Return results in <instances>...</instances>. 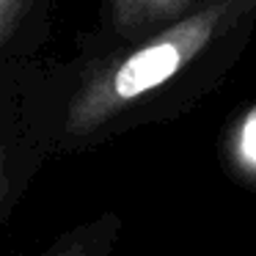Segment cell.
Wrapping results in <instances>:
<instances>
[{"label": "cell", "instance_id": "1", "mask_svg": "<svg viewBox=\"0 0 256 256\" xmlns=\"http://www.w3.org/2000/svg\"><path fill=\"white\" fill-rule=\"evenodd\" d=\"M256 34V0H204L138 42L108 47L80 72L64 108L69 144L174 122L215 94Z\"/></svg>", "mask_w": 256, "mask_h": 256}, {"label": "cell", "instance_id": "2", "mask_svg": "<svg viewBox=\"0 0 256 256\" xmlns=\"http://www.w3.org/2000/svg\"><path fill=\"white\" fill-rule=\"evenodd\" d=\"M201 0H105L102 25L108 44H130L154 30L171 25L174 20L196 12Z\"/></svg>", "mask_w": 256, "mask_h": 256}, {"label": "cell", "instance_id": "3", "mask_svg": "<svg viewBox=\"0 0 256 256\" xmlns=\"http://www.w3.org/2000/svg\"><path fill=\"white\" fill-rule=\"evenodd\" d=\"M118 240V218L102 215L86 226L74 228L64 240H58L47 254L42 256H108L113 242Z\"/></svg>", "mask_w": 256, "mask_h": 256}, {"label": "cell", "instance_id": "4", "mask_svg": "<svg viewBox=\"0 0 256 256\" xmlns=\"http://www.w3.org/2000/svg\"><path fill=\"white\" fill-rule=\"evenodd\" d=\"M34 0H0V42L12 34V28L20 22Z\"/></svg>", "mask_w": 256, "mask_h": 256}, {"label": "cell", "instance_id": "5", "mask_svg": "<svg viewBox=\"0 0 256 256\" xmlns=\"http://www.w3.org/2000/svg\"><path fill=\"white\" fill-rule=\"evenodd\" d=\"M8 196V174H6V154H3V140H0V206Z\"/></svg>", "mask_w": 256, "mask_h": 256}, {"label": "cell", "instance_id": "6", "mask_svg": "<svg viewBox=\"0 0 256 256\" xmlns=\"http://www.w3.org/2000/svg\"><path fill=\"white\" fill-rule=\"evenodd\" d=\"M201 3H204V0H201Z\"/></svg>", "mask_w": 256, "mask_h": 256}]
</instances>
